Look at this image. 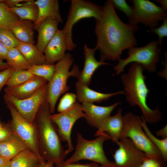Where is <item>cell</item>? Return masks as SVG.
Returning a JSON list of instances; mask_svg holds the SVG:
<instances>
[{
	"label": "cell",
	"instance_id": "obj_1",
	"mask_svg": "<svg viewBox=\"0 0 167 167\" xmlns=\"http://www.w3.org/2000/svg\"><path fill=\"white\" fill-rule=\"evenodd\" d=\"M101 17L95 19V32L96 38L95 48L100 54V60H118L125 50L137 45L135 34L138 24H126L118 15L111 0L106 1Z\"/></svg>",
	"mask_w": 167,
	"mask_h": 167
},
{
	"label": "cell",
	"instance_id": "obj_2",
	"mask_svg": "<svg viewBox=\"0 0 167 167\" xmlns=\"http://www.w3.org/2000/svg\"><path fill=\"white\" fill-rule=\"evenodd\" d=\"M144 70L141 64L131 63L128 71L121 75V79L124 86V95L129 104L139 107L143 114L142 116L146 122L155 123L161 120L162 114L158 106L153 109L147 104L149 91L145 82Z\"/></svg>",
	"mask_w": 167,
	"mask_h": 167
},
{
	"label": "cell",
	"instance_id": "obj_3",
	"mask_svg": "<svg viewBox=\"0 0 167 167\" xmlns=\"http://www.w3.org/2000/svg\"><path fill=\"white\" fill-rule=\"evenodd\" d=\"M50 113L47 100L39 109L33 123L40 155L46 161L53 165L64 161L66 156L57 129L50 118Z\"/></svg>",
	"mask_w": 167,
	"mask_h": 167
},
{
	"label": "cell",
	"instance_id": "obj_4",
	"mask_svg": "<svg viewBox=\"0 0 167 167\" xmlns=\"http://www.w3.org/2000/svg\"><path fill=\"white\" fill-rule=\"evenodd\" d=\"M73 58L69 53L55 65V69L51 80L47 84V100L50 113L54 112L56 103L60 97L70 89L67 80L70 76L77 77L80 72L79 66L74 65L70 71L73 62Z\"/></svg>",
	"mask_w": 167,
	"mask_h": 167
},
{
	"label": "cell",
	"instance_id": "obj_5",
	"mask_svg": "<svg viewBox=\"0 0 167 167\" xmlns=\"http://www.w3.org/2000/svg\"><path fill=\"white\" fill-rule=\"evenodd\" d=\"M77 144L75 151L65 161L68 163H75L82 160L94 161L105 167H113L114 163L109 161L104 152L103 145L105 141L109 140V135L104 132L94 139H85L78 132L77 134Z\"/></svg>",
	"mask_w": 167,
	"mask_h": 167
},
{
	"label": "cell",
	"instance_id": "obj_6",
	"mask_svg": "<svg viewBox=\"0 0 167 167\" xmlns=\"http://www.w3.org/2000/svg\"><path fill=\"white\" fill-rule=\"evenodd\" d=\"M123 126L120 138L130 139L138 148L145 153L147 157L163 160L161 153L143 130L141 118L131 112H128L123 115Z\"/></svg>",
	"mask_w": 167,
	"mask_h": 167
},
{
	"label": "cell",
	"instance_id": "obj_7",
	"mask_svg": "<svg viewBox=\"0 0 167 167\" xmlns=\"http://www.w3.org/2000/svg\"><path fill=\"white\" fill-rule=\"evenodd\" d=\"M161 52L158 41H152L143 47L132 48L128 50L127 57L118 60V64L114 67L115 73L119 75L123 72L126 66L134 62L141 64L149 72H155Z\"/></svg>",
	"mask_w": 167,
	"mask_h": 167
},
{
	"label": "cell",
	"instance_id": "obj_8",
	"mask_svg": "<svg viewBox=\"0 0 167 167\" xmlns=\"http://www.w3.org/2000/svg\"><path fill=\"white\" fill-rule=\"evenodd\" d=\"M103 7L90 2L84 0H72L69 12L63 28L67 46V50H71L77 45L73 42L72 29L74 25L80 20L93 17L95 19L101 16Z\"/></svg>",
	"mask_w": 167,
	"mask_h": 167
},
{
	"label": "cell",
	"instance_id": "obj_9",
	"mask_svg": "<svg viewBox=\"0 0 167 167\" xmlns=\"http://www.w3.org/2000/svg\"><path fill=\"white\" fill-rule=\"evenodd\" d=\"M4 101L11 116V120L8 124L12 132L30 150L40 159L44 160L39 153L37 132L33 123H31L24 118L11 103L7 101Z\"/></svg>",
	"mask_w": 167,
	"mask_h": 167
},
{
	"label": "cell",
	"instance_id": "obj_10",
	"mask_svg": "<svg viewBox=\"0 0 167 167\" xmlns=\"http://www.w3.org/2000/svg\"><path fill=\"white\" fill-rule=\"evenodd\" d=\"M133 13L129 23H140L150 29L157 27L159 22L167 18V11L148 0H131Z\"/></svg>",
	"mask_w": 167,
	"mask_h": 167
},
{
	"label": "cell",
	"instance_id": "obj_11",
	"mask_svg": "<svg viewBox=\"0 0 167 167\" xmlns=\"http://www.w3.org/2000/svg\"><path fill=\"white\" fill-rule=\"evenodd\" d=\"M85 116L81 104L76 102L64 111L50 115L51 120L57 126V130L61 141L67 143L66 156L74 149L71 137L72 127L78 119Z\"/></svg>",
	"mask_w": 167,
	"mask_h": 167
},
{
	"label": "cell",
	"instance_id": "obj_12",
	"mask_svg": "<svg viewBox=\"0 0 167 167\" xmlns=\"http://www.w3.org/2000/svg\"><path fill=\"white\" fill-rule=\"evenodd\" d=\"M47 84L28 98L19 99L4 94V101L11 103L24 118L33 123L40 108L47 101Z\"/></svg>",
	"mask_w": 167,
	"mask_h": 167
},
{
	"label": "cell",
	"instance_id": "obj_13",
	"mask_svg": "<svg viewBox=\"0 0 167 167\" xmlns=\"http://www.w3.org/2000/svg\"><path fill=\"white\" fill-rule=\"evenodd\" d=\"M118 146L113 156V167H140L147 157L128 138H120L116 143Z\"/></svg>",
	"mask_w": 167,
	"mask_h": 167
},
{
	"label": "cell",
	"instance_id": "obj_14",
	"mask_svg": "<svg viewBox=\"0 0 167 167\" xmlns=\"http://www.w3.org/2000/svg\"><path fill=\"white\" fill-rule=\"evenodd\" d=\"M120 103L118 102L108 106H102L93 103L83 102L81 105L87 121L90 126L98 129L101 123L110 116L113 110Z\"/></svg>",
	"mask_w": 167,
	"mask_h": 167
},
{
	"label": "cell",
	"instance_id": "obj_15",
	"mask_svg": "<svg viewBox=\"0 0 167 167\" xmlns=\"http://www.w3.org/2000/svg\"><path fill=\"white\" fill-rule=\"evenodd\" d=\"M47 83V81L44 79L34 76L19 85L11 87L6 86L4 89L5 94L19 99H26L32 96Z\"/></svg>",
	"mask_w": 167,
	"mask_h": 167
},
{
	"label": "cell",
	"instance_id": "obj_16",
	"mask_svg": "<svg viewBox=\"0 0 167 167\" xmlns=\"http://www.w3.org/2000/svg\"><path fill=\"white\" fill-rule=\"evenodd\" d=\"M67 50L66 38L62 30L58 29L47 45L44 53L46 64H54L61 60Z\"/></svg>",
	"mask_w": 167,
	"mask_h": 167
},
{
	"label": "cell",
	"instance_id": "obj_17",
	"mask_svg": "<svg viewBox=\"0 0 167 167\" xmlns=\"http://www.w3.org/2000/svg\"><path fill=\"white\" fill-rule=\"evenodd\" d=\"M96 50L95 47L91 48L86 45H84V66L83 70L80 71L77 78L78 81L88 86L90 84L92 76L95 71L101 66L109 64L96 59L95 54Z\"/></svg>",
	"mask_w": 167,
	"mask_h": 167
},
{
	"label": "cell",
	"instance_id": "obj_18",
	"mask_svg": "<svg viewBox=\"0 0 167 167\" xmlns=\"http://www.w3.org/2000/svg\"><path fill=\"white\" fill-rule=\"evenodd\" d=\"M122 109H118L117 113L113 116H109L101 124L95 135L98 137L102 133L107 132L112 141L116 143L120 137L123 124Z\"/></svg>",
	"mask_w": 167,
	"mask_h": 167
},
{
	"label": "cell",
	"instance_id": "obj_19",
	"mask_svg": "<svg viewBox=\"0 0 167 167\" xmlns=\"http://www.w3.org/2000/svg\"><path fill=\"white\" fill-rule=\"evenodd\" d=\"M77 99L79 102L99 103L108 100L113 96L124 94L123 90L113 93H103L93 90L77 81L75 84Z\"/></svg>",
	"mask_w": 167,
	"mask_h": 167
},
{
	"label": "cell",
	"instance_id": "obj_20",
	"mask_svg": "<svg viewBox=\"0 0 167 167\" xmlns=\"http://www.w3.org/2000/svg\"><path fill=\"white\" fill-rule=\"evenodd\" d=\"M38 9L37 19L34 23V29L37 30L41 22L45 19L51 17L59 23H62L57 0H37L35 1Z\"/></svg>",
	"mask_w": 167,
	"mask_h": 167
},
{
	"label": "cell",
	"instance_id": "obj_21",
	"mask_svg": "<svg viewBox=\"0 0 167 167\" xmlns=\"http://www.w3.org/2000/svg\"><path fill=\"white\" fill-rule=\"evenodd\" d=\"M59 22L55 19L48 17L44 19L37 30L38 37L36 47L42 53H44L47 45L58 30Z\"/></svg>",
	"mask_w": 167,
	"mask_h": 167
},
{
	"label": "cell",
	"instance_id": "obj_22",
	"mask_svg": "<svg viewBox=\"0 0 167 167\" xmlns=\"http://www.w3.org/2000/svg\"><path fill=\"white\" fill-rule=\"evenodd\" d=\"M28 149L12 132L8 138L0 141V156L11 160L20 152Z\"/></svg>",
	"mask_w": 167,
	"mask_h": 167
},
{
	"label": "cell",
	"instance_id": "obj_23",
	"mask_svg": "<svg viewBox=\"0 0 167 167\" xmlns=\"http://www.w3.org/2000/svg\"><path fill=\"white\" fill-rule=\"evenodd\" d=\"M34 25L32 21L19 20L12 26L11 30L20 41L34 44Z\"/></svg>",
	"mask_w": 167,
	"mask_h": 167
},
{
	"label": "cell",
	"instance_id": "obj_24",
	"mask_svg": "<svg viewBox=\"0 0 167 167\" xmlns=\"http://www.w3.org/2000/svg\"><path fill=\"white\" fill-rule=\"evenodd\" d=\"M16 48L32 66L46 64L44 54L34 44L20 41Z\"/></svg>",
	"mask_w": 167,
	"mask_h": 167
},
{
	"label": "cell",
	"instance_id": "obj_25",
	"mask_svg": "<svg viewBox=\"0 0 167 167\" xmlns=\"http://www.w3.org/2000/svg\"><path fill=\"white\" fill-rule=\"evenodd\" d=\"M44 161L28 149L14 157L11 160L10 167H37L40 162Z\"/></svg>",
	"mask_w": 167,
	"mask_h": 167
},
{
	"label": "cell",
	"instance_id": "obj_26",
	"mask_svg": "<svg viewBox=\"0 0 167 167\" xmlns=\"http://www.w3.org/2000/svg\"><path fill=\"white\" fill-rule=\"evenodd\" d=\"M6 60L13 71L27 70L32 66L16 48L9 49Z\"/></svg>",
	"mask_w": 167,
	"mask_h": 167
},
{
	"label": "cell",
	"instance_id": "obj_27",
	"mask_svg": "<svg viewBox=\"0 0 167 167\" xmlns=\"http://www.w3.org/2000/svg\"><path fill=\"white\" fill-rule=\"evenodd\" d=\"M10 8L17 15L19 20H28L34 23L37 19L38 9L34 0H29L19 7Z\"/></svg>",
	"mask_w": 167,
	"mask_h": 167
},
{
	"label": "cell",
	"instance_id": "obj_28",
	"mask_svg": "<svg viewBox=\"0 0 167 167\" xmlns=\"http://www.w3.org/2000/svg\"><path fill=\"white\" fill-rule=\"evenodd\" d=\"M19 20L14 12L4 3L0 2V28L11 30Z\"/></svg>",
	"mask_w": 167,
	"mask_h": 167
},
{
	"label": "cell",
	"instance_id": "obj_29",
	"mask_svg": "<svg viewBox=\"0 0 167 167\" xmlns=\"http://www.w3.org/2000/svg\"><path fill=\"white\" fill-rule=\"evenodd\" d=\"M142 126L145 134L154 145L160 152L162 156L163 160L167 161V138L160 139L154 135L148 127L146 122L142 116Z\"/></svg>",
	"mask_w": 167,
	"mask_h": 167
},
{
	"label": "cell",
	"instance_id": "obj_30",
	"mask_svg": "<svg viewBox=\"0 0 167 167\" xmlns=\"http://www.w3.org/2000/svg\"><path fill=\"white\" fill-rule=\"evenodd\" d=\"M55 69L54 64H44L32 66L27 70L33 75L42 78L49 82L53 75Z\"/></svg>",
	"mask_w": 167,
	"mask_h": 167
},
{
	"label": "cell",
	"instance_id": "obj_31",
	"mask_svg": "<svg viewBox=\"0 0 167 167\" xmlns=\"http://www.w3.org/2000/svg\"><path fill=\"white\" fill-rule=\"evenodd\" d=\"M34 76L27 70L13 71L8 79L6 85L9 87L17 86L25 82Z\"/></svg>",
	"mask_w": 167,
	"mask_h": 167
},
{
	"label": "cell",
	"instance_id": "obj_32",
	"mask_svg": "<svg viewBox=\"0 0 167 167\" xmlns=\"http://www.w3.org/2000/svg\"><path fill=\"white\" fill-rule=\"evenodd\" d=\"M0 41L8 48H16L20 41L10 30L0 28Z\"/></svg>",
	"mask_w": 167,
	"mask_h": 167
},
{
	"label": "cell",
	"instance_id": "obj_33",
	"mask_svg": "<svg viewBox=\"0 0 167 167\" xmlns=\"http://www.w3.org/2000/svg\"><path fill=\"white\" fill-rule=\"evenodd\" d=\"M76 94L70 92L66 93L60 100L58 111L61 112L67 109L76 102Z\"/></svg>",
	"mask_w": 167,
	"mask_h": 167
},
{
	"label": "cell",
	"instance_id": "obj_34",
	"mask_svg": "<svg viewBox=\"0 0 167 167\" xmlns=\"http://www.w3.org/2000/svg\"><path fill=\"white\" fill-rule=\"evenodd\" d=\"M149 31L156 35L158 37V41L161 49L163 38L167 36V18L163 21L161 25L158 27L150 29Z\"/></svg>",
	"mask_w": 167,
	"mask_h": 167
},
{
	"label": "cell",
	"instance_id": "obj_35",
	"mask_svg": "<svg viewBox=\"0 0 167 167\" xmlns=\"http://www.w3.org/2000/svg\"><path fill=\"white\" fill-rule=\"evenodd\" d=\"M115 8L125 14L129 19L133 13L132 6L129 5L125 0H111Z\"/></svg>",
	"mask_w": 167,
	"mask_h": 167
},
{
	"label": "cell",
	"instance_id": "obj_36",
	"mask_svg": "<svg viewBox=\"0 0 167 167\" xmlns=\"http://www.w3.org/2000/svg\"><path fill=\"white\" fill-rule=\"evenodd\" d=\"M140 167H167L166 162L159 160L147 157Z\"/></svg>",
	"mask_w": 167,
	"mask_h": 167
},
{
	"label": "cell",
	"instance_id": "obj_37",
	"mask_svg": "<svg viewBox=\"0 0 167 167\" xmlns=\"http://www.w3.org/2000/svg\"><path fill=\"white\" fill-rule=\"evenodd\" d=\"M55 165V166H54V167H105L101 165H100L98 164L95 162L81 164L74 163H67L64 160Z\"/></svg>",
	"mask_w": 167,
	"mask_h": 167
},
{
	"label": "cell",
	"instance_id": "obj_38",
	"mask_svg": "<svg viewBox=\"0 0 167 167\" xmlns=\"http://www.w3.org/2000/svg\"><path fill=\"white\" fill-rule=\"evenodd\" d=\"M13 71L12 67L9 66L6 69L0 71V92L3 86L6 85L8 79Z\"/></svg>",
	"mask_w": 167,
	"mask_h": 167
},
{
	"label": "cell",
	"instance_id": "obj_39",
	"mask_svg": "<svg viewBox=\"0 0 167 167\" xmlns=\"http://www.w3.org/2000/svg\"><path fill=\"white\" fill-rule=\"evenodd\" d=\"M12 132L8 124L6 126L2 125L0 128V141L8 138Z\"/></svg>",
	"mask_w": 167,
	"mask_h": 167
},
{
	"label": "cell",
	"instance_id": "obj_40",
	"mask_svg": "<svg viewBox=\"0 0 167 167\" xmlns=\"http://www.w3.org/2000/svg\"><path fill=\"white\" fill-rule=\"evenodd\" d=\"M29 0H0V2L4 3L10 8L19 7L22 2H28Z\"/></svg>",
	"mask_w": 167,
	"mask_h": 167
},
{
	"label": "cell",
	"instance_id": "obj_41",
	"mask_svg": "<svg viewBox=\"0 0 167 167\" xmlns=\"http://www.w3.org/2000/svg\"><path fill=\"white\" fill-rule=\"evenodd\" d=\"M9 48L0 41V59L6 60Z\"/></svg>",
	"mask_w": 167,
	"mask_h": 167
},
{
	"label": "cell",
	"instance_id": "obj_42",
	"mask_svg": "<svg viewBox=\"0 0 167 167\" xmlns=\"http://www.w3.org/2000/svg\"><path fill=\"white\" fill-rule=\"evenodd\" d=\"M156 134L158 136L161 137L162 138V139L167 138V125L163 128L156 131Z\"/></svg>",
	"mask_w": 167,
	"mask_h": 167
},
{
	"label": "cell",
	"instance_id": "obj_43",
	"mask_svg": "<svg viewBox=\"0 0 167 167\" xmlns=\"http://www.w3.org/2000/svg\"><path fill=\"white\" fill-rule=\"evenodd\" d=\"M11 160L0 156V167H10Z\"/></svg>",
	"mask_w": 167,
	"mask_h": 167
},
{
	"label": "cell",
	"instance_id": "obj_44",
	"mask_svg": "<svg viewBox=\"0 0 167 167\" xmlns=\"http://www.w3.org/2000/svg\"><path fill=\"white\" fill-rule=\"evenodd\" d=\"M156 2L159 3L161 5V7L167 11V0H156Z\"/></svg>",
	"mask_w": 167,
	"mask_h": 167
},
{
	"label": "cell",
	"instance_id": "obj_45",
	"mask_svg": "<svg viewBox=\"0 0 167 167\" xmlns=\"http://www.w3.org/2000/svg\"><path fill=\"white\" fill-rule=\"evenodd\" d=\"M9 66L6 62H4L3 60L0 59V71L6 69Z\"/></svg>",
	"mask_w": 167,
	"mask_h": 167
},
{
	"label": "cell",
	"instance_id": "obj_46",
	"mask_svg": "<svg viewBox=\"0 0 167 167\" xmlns=\"http://www.w3.org/2000/svg\"><path fill=\"white\" fill-rule=\"evenodd\" d=\"M37 167H54V166L53 165L48 163L45 161H44L40 162Z\"/></svg>",
	"mask_w": 167,
	"mask_h": 167
},
{
	"label": "cell",
	"instance_id": "obj_47",
	"mask_svg": "<svg viewBox=\"0 0 167 167\" xmlns=\"http://www.w3.org/2000/svg\"><path fill=\"white\" fill-rule=\"evenodd\" d=\"M2 126V125L0 123V128Z\"/></svg>",
	"mask_w": 167,
	"mask_h": 167
}]
</instances>
